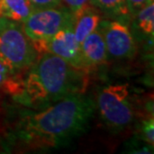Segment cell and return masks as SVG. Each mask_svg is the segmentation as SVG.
I'll return each mask as SVG.
<instances>
[{
  "mask_svg": "<svg viewBox=\"0 0 154 154\" xmlns=\"http://www.w3.org/2000/svg\"><path fill=\"white\" fill-rule=\"evenodd\" d=\"M81 71L61 57L46 52L31 67L24 82L21 91L24 101L39 106L81 93L85 87Z\"/></svg>",
  "mask_w": 154,
  "mask_h": 154,
  "instance_id": "6da1fadb",
  "label": "cell"
},
{
  "mask_svg": "<svg viewBox=\"0 0 154 154\" xmlns=\"http://www.w3.org/2000/svg\"><path fill=\"white\" fill-rule=\"evenodd\" d=\"M36 57L37 51L21 24L0 16V59L16 71L31 66Z\"/></svg>",
  "mask_w": 154,
  "mask_h": 154,
  "instance_id": "3957f363",
  "label": "cell"
},
{
  "mask_svg": "<svg viewBox=\"0 0 154 154\" xmlns=\"http://www.w3.org/2000/svg\"><path fill=\"white\" fill-rule=\"evenodd\" d=\"M80 50L86 70L105 63L107 59L105 41L98 28L80 43Z\"/></svg>",
  "mask_w": 154,
  "mask_h": 154,
  "instance_id": "ba28073f",
  "label": "cell"
},
{
  "mask_svg": "<svg viewBox=\"0 0 154 154\" xmlns=\"http://www.w3.org/2000/svg\"><path fill=\"white\" fill-rule=\"evenodd\" d=\"M103 35L107 53L117 58H131L136 54V44L127 25L119 21H104L97 27Z\"/></svg>",
  "mask_w": 154,
  "mask_h": 154,
  "instance_id": "8992f818",
  "label": "cell"
},
{
  "mask_svg": "<svg viewBox=\"0 0 154 154\" xmlns=\"http://www.w3.org/2000/svg\"><path fill=\"white\" fill-rule=\"evenodd\" d=\"M142 135L143 138L147 142L153 145L154 142V123L153 118L148 119L147 121L143 123V129H142Z\"/></svg>",
  "mask_w": 154,
  "mask_h": 154,
  "instance_id": "9a60e30c",
  "label": "cell"
},
{
  "mask_svg": "<svg viewBox=\"0 0 154 154\" xmlns=\"http://www.w3.org/2000/svg\"><path fill=\"white\" fill-rule=\"evenodd\" d=\"M73 23L65 26L52 36L47 42V52L57 55L70 65L84 71L86 69L82 60L80 44L75 38Z\"/></svg>",
  "mask_w": 154,
  "mask_h": 154,
  "instance_id": "52a82bcc",
  "label": "cell"
},
{
  "mask_svg": "<svg viewBox=\"0 0 154 154\" xmlns=\"http://www.w3.org/2000/svg\"><path fill=\"white\" fill-rule=\"evenodd\" d=\"M13 73V70L0 59V88L11 92V93H15L19 87L21 89L23 88V86H19L20 84L12 76Z\"/></svg>",
  "mask_w": 154,
  "mask_h": 154,
  "instance_id": "4fadbf2b",
  "label": "cell"
},
{
  "mask_svg": "<svg viewBox=\"0 0 154 154\" xmlns=\"http://www.w3.org/2000/svg\"><path fill=\"white\" fill-rule=\"evenodd\" d=\"M89 4L111 14H129L125 0H89Z\"/></svg>",
  "mask_w": 154,
  "mask_h": 154,
  "instance_id": "7c38bea8",
  "label": "cell"
},
{
  "mask_svg": "<svg viewBox=\"0 0 154 154\" xmlns=\"http://www.w3.org/2000/svg\"><path fill=\"white\" fill-rule=\"evenodd\" d=\"M30 0H0V16L23 23L32 13Z\"/></svg>",
  "mask_w": 154,
  "mask_h": 154,
  "instance_id": "30bf717a",
  "label": "cell"
},
{
  "mask_svg": "<svg viewBox=\"0 0 154 154\" xmlns=\"http://www.w3.org/2000/svg\"><path fill=\"white\" fill-rule=\"evenodd\" d=\"M33 10L36 9H43V8H50V7H57L61 5L60 0H30Z\"/></svg>",
  "mask_w": 154,
  "mask_h": 154,
  "instance_id": "2e32d148",
  "label": "cell"
},
{
  "mask_svg": "<svg viewBox=\"0 0 154 154\" xmlns=\"http://www.w3.org/2000/svg\"><path fill=\"white\" fill-rule=\"evenodd\" d=\"M73 22L74 15L65 7L36 9L23 22V30L37 53L44 54L47 52V42L52 36Z\"/></svg>",
  "mask_w": 154,
  "mask_h": 154,
  "instance_id": "277c9868",
  "label": "cell"
},
{
  "mask_svg": "<svg viewBox=\"0 0 154 154\" xmlns=\"http://www.w3.org/2000/svg\"><path fill=\"white\" fill-rule=\"evenodd\" d=\"M74 28L75 38L80 44L87 36L97 29L101 22V14L94 6L87 5L83 6L74 14Z\"/></svg>",
  "mask_w": 154,
  "mask_h": 154,
  "instance_id": "9c48e42d",
  "label": "cell"
},
{
  "mask_svg": "<svg viewBox=\"0 0 154 154\" xmlns=\"http://www.w3.org/2000/svg\"><path fill=\"white\" fill-rule=\"evenodd\" d=\"M63 7L67 8L71 13L74 14L80 8L89 3V0H60Z\"/></svg>",
  "mask_w": 154,
  "mask_h": 154,
  "instance_id": "5bb4252c",
  "label": "cell"
},
{
  "mask_svg": "<svg viewBox=\"0 0 154 154\" xmlns=\"http://www.w3.org/2000/svg\"><path fill=\"white\" fill-rule=\"evenodd\" d=\"M93 108L92 101L82 93L68 95L29 117L25 130L32 139L57 142L84 130Z\"/></svg>",
  "mask_w": 154,
  "mask_h": 154,
  "instance_id": "7a4b0ae2",
  "label": "cell"
},
{
  "mask_svg": "<svg viewBox=\"0 0 154 154\" xmlns=\"http://www.w3.org/2000/svg\"><path fill=\"white\" fill-rule=\"evenodd\" d=\"M137 24L145 34L153 35L154 30V3L153 1L142 7L136 13Z\"/></svg>",
  "mask_w": 154,
  "mask_h": 154,
  "instance_id": "8fae6325",
  "label": "cell"
},
{
  "mask_svg": "<svg viewBox=\"0 0 154 154\" xmlns=\"http://www.w3.org/2000/svg\"><path fill=\"white\" fill-rule=\"evenodd\" d=\"M128 12L130 14H136L141 8L152 2L153 0H125Z\"/></svg>",
  "mask_w": 154,
  "mask_h": 154,
  "instance_id": "e0dca14e",
  "label": "cell"
},
{
  "mask_svg": "<svg viewBox=\"0 0 154 154\" xmlns=\"http://www.w3.org/2000/svg\"><path fill=\"white\" fill-rule=\"evenodd\" d=\"M100 116L107 126L121 130L133 120V107L129 98L127 85H109L97 96Z\"/></svg>",
  "mask_w": 154,
  "mask_h": 154,
  "instance_id": "5b68a950",
  "label": "cell"
}]
</instances>
